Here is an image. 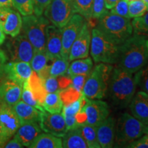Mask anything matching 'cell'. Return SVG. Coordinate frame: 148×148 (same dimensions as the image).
Here are the masks:
<instances>
[{
    "mask_svg": "<svg viewBox=\"0 0 148 148\" xmlns=\"http://www.w3.org/2000/svg\"><path fill=\"white\" fill-rule=\"evenodd\" d=\"M88 75H76L71 77V86L79 92H82L84 85Z\"/></svg>",
    "mask_w": 148,
    "mask_h": 148,
    "instance_id": "cell-42",
    "label": "cell"
},
{
    "mask_svg": "<svg viewBox=\"0 0 148 148\" xmlns=\"http://www.w3.org/2000/svg\"><path fill=\"white\" fill-rule=\"evenodd\" d=\"M13 7L12 0H0V8Z\"/></svg>",
    "mask_w": 148,
    "mask_h": 148,
    "instance_id": "cell-48",
    "label": "cell"
},
{
    "mask_svg": "<svg viewBox=\"0 0 148 148\" xmlns=\"http://www.w3.org/2000/svg\"><path fill=\"white\" fill-rule=\"evenodd\" d=\"M14 112L21 123L26 122H38L39 123L42 111L20 100L12 106Z\"/></svg>",
    "mask_w": 148,
    "mask_h": 148,
    "instance_id": "cell-23",
    "label": "cell"
},
{
    "mask_svg": "<svg viewBox=\"0 0 148 148\" xmlns=\"http://www.w3.org/2000/svg\"><path fill=\"white\" fill-rule=\"evenodd\" d=\"M13 7L23 16L34 13L32 0H12Z\"/></svg>",
    "mask_w": 148,
    "mask_h": 148,
    "instance_id": "cell-37",
    "label": "cell"
},
{
    "mask_svg": "<svg viewBox=\"0 0 148 148\" xmlns=\"http://www.w3.org/2000/svg\"><path fill=\"white\" fill-rule=\"evenodd\" d=\"M91 29L87 21L85 22L79 34L74 40L69 53V61L86 58L90 52Z\"/></svg>",
    "mask_w": 148,
    "mask_h": 148,
    "instance_id": "cell-12",
    "label": "cell"
},
{
    "mask_svg": "<svg viewBox=\"0 0 148 148\" xmlns=\"http://www.w3.org/2000/svg\"><path fill=\"white\" fill-rule=\"evenodd\" d=\"M87 99L88 98H86L82 94V95L77 100L64 105L63 109H62V114L63 115H76L78 112L82 110L86 101H87Z\"/></svg>",
    "mask_w": 148,
    "mask_h": 148,
    "instance_id": "cell-34",
    "label": "cell"
},
{
    "mask_svg": "<svg viewBox=\"0 0 148 148\" xmlns=\"http://www.w3.org/2000/svg\"><path fill=\"white\" fill-rule=\"evenodd\" d=\"M86 19L78 13H75L63 27L62 32V51L61 56L69 58V53L72 44L82 29Z\"/></svg>",
    "mask_w": 148,
    "mask_h": 148,
    "instance_id": "cell-11",
    "label": "cell"
},
{
    "mask_svg": "<svg viewBox=\"0 0 148 148\" xmlns=\"http://www.w3.org/2000/svg\"><path fill=\"white\" fill-rule=\"evenodd\" d=\"M104 0H93L92 8V18H99L107 12Z\"/></svg>",
    "mask_w": 148,
    "mask_h": 148,
    "instance_id": "cell-40",
    "label": "cell"
},
{
    "mask_svg": "<svg viewBox=\"0 0 148 148\" xmlns=\"http://www.w3.org/2000/svg\"><path fill=\"white\" fill-rule=\"evenodd\" d=\"M30 148H62L61 137L49 133H40L29 146Z\"/></svg>",
    "mask_w": 148,
    "mask_h": 148,
    "instance_id": "cell-25",
    "label": "cell"
},
{
    "mask_svg": "<svg viewBox=\"0 0 148 148\" xmlns=\"http://www.w3.org/2000/svg\"><path fill=\"white\" fill-rule=\"evenodd\" d=\"M45 111L50 113H60L63 109V103L61 100L59 92H47L42 104Z\"/></svg>",
    "mask_w": 148,
    "mask_h": 148,
    "instance_id": "cell-28",
    "label": "cell"
},
{
    "mask_svg": "<svg viewBox=\"0 0 148 148\" xmlns=\"http://www.w3.org/2000/svg\"><path fill=\"white\" fill-rule=\"evenodd\" d=\"M130 110L136 119L148 125V95L143 90L136 92L129 104Z\"/></svg>",
    "mask_w": 148,
    "mask_h": 148,
    "instance_id": "cell-20",
    "label": "cell"
},
{
    "mask_svg": "<svg viewBox=\"0 0 148 148\" xmlns=\"http://www.w3.org/2000/svg\"><path fill=\"white\" fill-rule=\"evenodd\" d=\"M145 134L148 135V125H145Z\"/></svg>",
    "mask_w": 148,
    "mask_h": 148,
    "instance_id": "cell-50",
    "label": "cell"
},
{
    "mask_svg": "<svg viewBox=\"0 0 148 148\" xmlns=\"http://www.w3.org/2000/svg\"><path fill=\"white\" fill-rule=\"evenodd\" d=\"M5 54L10 61H23L30 63L34 48L23 33L12 37L5 44Z\"/></svg>",
    "mask_w": 148,
    "mask_h": 148,
    "instance_id": "cell-8",
    "label": "cell"
},
{
    "mask_svg": "<svg viewBox=\"0 0 148 148\" xmlns=\"http://www.w3.org/2000/svg\"><path fill=\"white\" fill-rule=\"evenodd\" d=\"M52 60L48 56L45 50H34V55L30 62L32 70L42 79L49 76V68Z\"/></svg>",
    "mask_w": 148,
    "mask_h": 148,
    "instance_id": "cell-22",
    "label": "cell"
},
{
    "mask_svg": "<svg viewBox=\"0 0 148 148\" xmlns=\"http://www.w3.org/2000/svg\"><path fill=\"white\" fill-rule=\"evenodd\" d=\"M119 49V45L109 40L97 27L91 29L90 53L95 62L116 64Z\"/></svg>",
    "mask_w": 148,
    "mask_h": 148,
    "instance_id": "cell-5",
    "label": "cell"
},
{
    "mask_svg": "<svg viewBox=\"0 0 148 148\" xmlns=\"http://www.w3.org/2000/svg\"><path fill=\"white\" fill-rule=\"evenodd\" d=\"M0 27L5 34L15 37L21 33V14L12 7L0 8Z\"/></svg>",
    "mask_w": 148,
    "mask_h": 148,
    "instance_id": "cell-13",
    "label": "cell"
},
{
    "mask_svg": "<svg viewBox=\"0 0 148 148\" xmlns=\"http://www.w3.org/2000/svg\"><path fill=\"white\" fill-rule=\"evenodd\" d=\"M145 45H146V47H147V51H148V38H147V39H146Z\"/></svg>",
    "mask_w": 148,
    "mask_h": 148,
    "instance_id": "cell-52",
    "label": "cell"
},
{
    "mask_svg": "<svg viewBox=\"0 0 148 148\" xmlns=\"http://www.w3.org/2000/svg\"><path fill=\"white\" fill-rule=\"evenodd\" d=\"M60 99L62 100L63 105H66L73 101L77 100L82 95V92H79L75 88H74L71 85L68 86L67 88L60 90L59 92Z\"/></svg>",
    "mask_w": 148,
    "mask_h": 148,
    "instance_id": "cell-35",
    "label": "cell"
},
{
    "mask_svg": "<svg viewBox=\"0 0 148 148\" xmlns=\"http://www.w3.org/2000/svg\"><path fill=\"white\" fill-rule=\"evenodd\" d=\"M97 140L101 148H110L114 145L115 120L108 116L96 127Z\"/></svg>",
    "mask_w": 148,
    "mask_h": 148,
    "instance_id": "cell-19",
    "label": "cell"
},
{
    "mask_svg": "<svg viewBox=\"0 0 148 148\" xmlns=\"http://www.w3.org/2000/svg\"><path fill=\"white\" fill-rule=\"evenodd\" d=\"M137 86L148 95V61L145 66L134 73Z\"/></svg>",
    "mask_w": 148,
    "mask_h": 148,
    "instance_id": "cell-38",
    "label": "cell"
},
{
    "mask_svg": "<svg viewBox=\"0 0 148 148\" xmlns=\"http://www.w3.org/2000/svg\"><path fill=\"white\" fill-rule=\"evenodd\" d=\"M34 13L36 16L43 14L44 11L51 2V0H32Z\"/></svg>",
    "mask_w": 148,
    "mask_h": 148,
    "instance_id": "cell-43",
    "label": "cell"
},
{
    "mask_svg": "<svg viewBox=\"0 0 148 148\" xmlns=\"http://www.w3.org/2000/svg\"><path fill=\"white\" fill-rule=\"evenodd\" d=\"M42 132L39 123L26 122L21 123L14 136L25 147H29L31 143Z\"/></svg>",
    "mask_w": 148,
    "mask_h": 148,
    "instance_id": "cell-21",
    "label": "cell"
},
{
    "mask_svg": "<svg viewBox=\"0 0 148 148\" xmlns=\"http://www.w3.org/2000/svg\"><path fill=\"white\" fill-rule=\"evenodd\" d=\"M105 1V5H106V8L108 10H110L115 5L119 0H104Z\"/></svg>",
    "mask_w": 148,
    "mask_h": 148,
    "instance_id": "cell-47",
    "label": "cell"
},
{
    "mask_svg": "<svg viewBox=\"0 0 148 148\" xmlns=\"http://www.w3.org/2000/svg\"><path fill=\"white\" fill-rule=\"evenodd\" d=\"M112 66L110 64H97L88 74L82 94L89 99H100L104 97L108 92Z\"/></svg>",
    "mask_w": 148,
    "mask_h": 148,
    "instance_id": "cell-4",
    "label": "cell"
},
{
    "mask_svg": "<svg viewBox=\"0 0 148 148\" xmlns=\"http://www.w3.org/2000/svg\"><path fill=\"white\" fill-rule=\"evenodd\" d=\"M145 125L128 112L121 114L115 121L114 144L126 147L130 143L145 134Z\"/></svg>",
    "mask_w": 148,
    "mask_h": 148,
    "instance_id": "cell-6",
    "label": "cell"
},
{
    "mask_svg": "<svg viewBox=\"0 0 148 148\" xmlns=\"http://www.w3.org/2000/svg\"><path fill=\"white\" fill-rule=\"evenodd\" d=\"M69 58L60 56L53 59L49 68V76H60L67 75V71L69 66Z\"/></svg>",
    "mask_w": 148,
    "mask_h": 148,
    "instance_id": "cell-29",
    "label": "cell"
},
{
    "mask_svg": "<svg viewBox=\"0 0 148 148\" xmlns=\"http://www.w3.org/2000/svg\"><path fill=\"white\" fill-rule=\"evenodd\" d=\"M147 7L142 0H134L128 3L130 18H136L143 15L147 12Z\"/></svg>",
    "mask_w": 148,
    "mask_h": 148,
    "instance_id": "cell-36",
    "label": "cell"
},
{
    "mask_svg": "<svg viewBox=\"0 0 148 148\" xmlns=\"http://www.w3.org/2000/svg\"><path fill=\"white\" fill-rule=\"evenodd\" d=\"M93 0H71L75 13H78L86 20L92 18V8Z\"/></svg>",
    "mask_w": 148,
    "mask_h": 148,
    "instance_id": "cell-30",
    "label": "cell"
},
{
    "mask_svg": "<svg viewBox=\"0 0 148 148\" xmlns=\"http://www.w3.org/2000/svg\"><path fill=\"white\" fill-rule=\"evenodd\" d=\"M49 21L42 15L35 14L23 16L22 32L31 42L34 50H45V30Z\"/></svg>",
    "mask_w": 148,
    "mask_h": 148,
    "instance_id": "cell-7",
    "label": "cell"
},
{
    "mask_svg": "<svg viewBox=\"0 0 148 148\" xmlns=\"http://www.w3.org/2000/svg\"><path fill=\"white\" fill-rule=\"evenodd\" d=\"M62 147L64 148H87L80 127L68 130L62 136Z\"/></svg>",
    "mask_w": 148,
    "mask_h": 148,
    "instance_id": "cell-24",
    "label": "cell"
},
{
    "mask_svg": "<svg viewBox=\"0 0 148 148\" xmlns=\"http://www.w3.org/2000/svg\"><path fill=\"white\" fill-rule=\"evenodd\" d=\"M133 34L148 36V10L143 15L134 18L132 21Z\"/></svg>",
    "mask_w": 148,
    "mask_h": 148,
    "instance_id": "cell-32",
    "label": "cell"
},
{
    "mask_svg": "<svg viewBox=\"0 0 148 148\" xmlns=\"http://www.w3.org/2000/svg\"><path fill=\"white\" fill-rule=\"evenodd\" d=\"M40 128L46 133L62 137L67 132L63 114L50 113L47 111L42 112L39 121Z\"/></svg>",
    "mask_w": 148,
    "mask_h": 148,
    "instance_id": "cell-14",
    "label": "cell"
},
{
    "mask_svg": "<svg viewBox=\"0 0 148 148\" xmlns=\"http://www.w3.org/2000/svg\"><path fill=\"white\" fill-rule=\"evenodd\" d=\"M128 3L127 0H119L113 8L110 9V12L117 15L130 18L129 17Z\"/></svg>",
    "mask_w": 148,
    "mask_h": 148,
    "instance_id": "cell-39",
    "label": "cell"
},
{
    "mask_svg": "<svg viewBox=\"0 0 148 148\" xmlns=\"http://www.w3.org/2000/svg\"><path fill=\"white\" fill-rule=\"evenodd\" d=\"M129 148H148V135H143L126 145Z\"/></svg>",
    "mask_w": 148,
    "mask_h": 148,
    "instance_id": "cell-44",
    "label": "cell"
},
{
    "mask_svg": "<svg viewBox=\"0 0 148 148\" xmlns=\"http://www.w3.org/2000/svg\"><path fill=\"white\" fill-rule=\"evenodd\" d=\"M93 62L92 59L88 57L76 59L73 60L69 64L67 75L69 77L76 75H88L92 69Z\"/></svg>",
    "mask_w": 148,
    "mask_h": 148,
    "instance_id": "cell-26",
    "label": "cell"
},
{
    "mask_svg": "<svg viewBox=\"0 0 148 148\" xmlns=\"http://www.w3.org/2000/svg\"><path fill=\"white\" fill-rule=\"evenodd\" d=\"M44 86L47 92H56L61 90L58 77L49 76L44 79Z\"/></svg>",
    "mask_w": 148,
    "mask_h": 148,
    "instance_id": "cell-41",
    "label": "cell"
},
{
    "mask_svg": "<svg viewBox=\"0 0 148 148\" xmlns=\"http://www.w3.org/2000/svg\"><path fill=\"white\" fill-rule=\"evenodd\" d=\"M142 1H143V2L145 3L146 5H147V10H148V0H142Z\"/></svg>",
    "mask_w": 148,
    "mask_h": 148,
    "instance_id": "cell-51",
    "label": "cell"
},
{
    "mask_svg": "<svg viewBox=\"0 0 148 148\" xmlns=\"http://www.w3.org/2000/svg\"><path fill=\"white\" fill-rule=\"evenodd\" d=\"M85 141L89 148H100L97 140L96 127L89 124H84L80 127Z\"/></svg>",
    "mask_w": 148,
    "mask_h": 148,
    "instance_id": "cell-31",
    "label": "cell"
},
{
    "mask_svg": "<svg viewBox=\"0 0 148 148\" xmlns=\"http://www.w3.org/2000/svg\"><path fill=\"white\" fill-rule=\"evenodd\" d=\"M22 86L18 82L4 77L0 82V103L14 106L21 99Z\"/></svg>",
    "mask_w": 148,
    "mask_h": 148,
    "instance_id": "cell-16",
    "label": "cell"
},
{
    "mask_svg": "<svg viewBox=\"0 0 148 148\" xmlns=\"http://www.w3.org/2000/svg\"><path fill=\"white\" fill-rule=\"evenodd\" d=\"M21 99L24 102L30 105L34 108H36L38 110L42 111H45L43 107L40 103L38 102V100L36 99L35 96L32 91V90L29 88L27 80L24 82L22 86V93H21Z\"/></svg>",
    "mask_w": 148,
    "mask_h": 148,
    "instance_id": "cell-33",
    "label": "cell"
},
{
    "mask_svg": "<svg viewBox=\"0 0 148 148\" xmlns=\"http://www.w3.org/2000/svg\"><path fill=\"white\" fill-rule=\"evenodd\" d=\"M147 38L136 34L119 45L118 67L134 74L141 69L148 61V51L145 45Z\"/></svg>",
    "mask_w": 148,
    "mask_h": 148,
    "instance_id": "cell-1",
    "label": "cell"
},
{
    "mask_svg": "<svg viewBox=\"0 0 148 148\" xmlns=\"http://www.w3.org/2000/svg\"><path fill=\"white\" fill-rule=\"evenodd\" d=\"M27 82L36 99L42 105L44 98L47 93L44 86V79H42L36 72L33 71L27 80Z\"/></svg>",
    "mask_w": 148,
    "mask_h": 148,
    "instance_id": "cell-27",
    "label": "cell"
},
{
    "mask_svg": "<svg viewBox=\"0 0 148 148\" xmlns=\"http://www.w3.org/2000/svg\"><path fill=\"white\" fill-rule=\"evenodd\" d=\"M75 13L71 0H51L43 14L52 25L62 28Z\"/></svg>",
    "mask_w": 148,
    "mask_h": 148,
    "instance_id": "cell-9",
    "label": "cell"
},
{
    "mask_svg": "<svg viewBox=\"0 0 148 148\" xmlns=\"http://www.w3.org/2000/svg\"><path fill=\"white\" fill-rule=\"evenodd\" d=\"M134 1V0H127V1L130 2V1Z\"/></svg>",
    "mask_w": 148,
    "mask_h": 148,
    "instance_id": "cell-53",
    "label": "cell"
},
{
    "mask_svg": "<svg viewBox=\"0 0 148 148\" xmlns=\"http://www.w3.org/2000/svg\"><path fill=\"white\" fill-rule=\"evenodd\" d=\"M5 33L3 32V30L0 27V47L3 45V42H5Z\"/></svg>",
    "mask_w": 148,
    "mask_h": 148,
    "instance_id": "cell-49",
    "label": "cell"
},
{
    "mask_svg": "<svg viewBox=\"0 0 148 148\" xmlns=\"http://www.w3.org/2000/svg\"><path fill=\"white\" fill-rule=\"evenodd\" d=\"M97 28L109 40L116 45H121L133 34L130 18L107 12L98 18Z\"/></svg>",
    "mask_w": 148,
    "mask_h": 148,
    "instance_id": "cell-3",
    "label": "cell"
},
{
    "mask_svg": "<svg viewBox=\"0 0 148 148\" xmlns=\"http://www.w3.org/2000/svg\"><path fill=\"white\" fill-rule=\"evenodd\" d=\"M24 146L22 145V144L20 143L19 140H18L17 138L13 136L11 139H10L7 142L6 144L4 145L5 148H21L23 147Z\"/></svg>",
    "mask_w": 148,
    "mask_h": 148,
    "instance_id": "cell-46",
    "label": "cell"
},
{
    "mask_svg": "<svg viewBox=\"0 0 148 148\" xmlns=\"http://www.w3.org/2000/svg\"><path fill=\"white\" fill-rule=\"evenodd\" d=\"M137 83L134 75L121 68L112 69L108 92L116 106L125 108L135 95Z\"/></svg>",
    "mask_w": 148,
    "mask_h": 148,
    "instance_id": "cell-2",
    "label": "cell"
},
{
    "mask_svg": "<svg viewBox=\"0 0 148 148\" xmlns=\"http://www.w3.org/2000/svg\"><path fill=\"white\" fill-rule=\"evenodd\" d=\"M21 122L12 106L0 103V147L15 134Z\"/></svg>",
    "mask_w": 148,
    "mask_h": 148,
    "instance_id": "cell-10",
    "label": "cell"
},
{
    "mask_svg": "<svg viewBox=\"0 0 148 148\" xmlns=\"http://www.w3.org/2000/svg\"><path fill=\"white\" fill-rule=\"evenodd\" d=\"M8 57L5 51L0 49V82L5 77V66L7 63Z\"/></svg>",
    "mask_w": 148,
    "mask_h": 148,
    "instance_id": "cell-45",
    "label": "cell"
},
{
    "mask_svg": "<svg viewBox=\"0 0 148 148\" xmlns=\"http://www.w3.org/2000/svg\"><path fill=\"white\" fill-rule=\"evenodd\" d=\"M45 51L51 60L61 56L62 32L61 28L48 25L45 30Z\"/></svg>",
    "mask_w": 148,
    "mask_h": 148,
    "instance_id": "cell-18",
    "label": "cell"
},
{
    "mask_svg": "<svg viewBox=\"0 0 148 148\" xmlns=\"http://www.w3.org/2000/svg\"><path fill=\"white\" fill-rule=\"evenodd\" d=\"M86 120L85 124L97 127L104 121L110 114L108 103L99 99H87L84 106Z\"/></svg>",
    "mask_w": 148,
    "mask_h": 148,
    "instance_id": "cell-15",
    "label": "cell"
},
{
    "mask_svg": "<svg viewBox=\"0 0 148 148\" xmlns=\"http://www.w3.org/2000/svg\"><path fill=\"white\" fill-rule=\"evenodd\" d=\"M33 70L30 63L23 61H10L5 66V77L18 82L23 86L28 80Z\"/></svg>",
    "mask_w": 148,
    "mask_h": 148,
    "instance_id": "cell-17",
    "label": "cell"
}]
</instances>
